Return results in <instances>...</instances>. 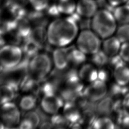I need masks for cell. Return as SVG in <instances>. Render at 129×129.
Masks as SVG:
<instances>
[{
  "label": "cell",
  "mask_w": 129,
  "mask_h": 129,
  "mask_svg": "<svg viewBox=\"0 0 129 129\" xmlns=\"http://www.w3.org/2000/svg\"><path fill=\"white\" fill-rule=\"evenodd\" d=\"M47 43L54 47H66L74 42L79 33L77 18L74 15L54 18L46 27Z\"/></svg>",
  "instance_id": "6da1fadb"
},
{
  "label": "cell",
  "mask_w": 129,
  "mask_h": 129,
  "mask_svg": "<svg viewBox=\"0 0 129 129\" xmlns=\"http://www.w3.org/2000/svg\"><path fill=\"white\" fill-rule=\"evenodd\" d=\"M117 22L112 12L105 9H99L91 19V29L104 39L113 35L117 29Z\"/></svg>",
  "instance_id": "7a4b0ae2"
},
{
  "label": "cell",
  "mask_w": 129,
  "mask_h": 129,
  "mask_svg": "<svg viewBox=\"0 0 129 129\" xmlns=\"http://www.w3.org/2000/svg\"><path fill=\"white\" fill-rule=\"evenodd\" d=\"M53 68L51 55L46 52L39 51L29 59L27 74L40 82L49 76Z\"/></svg>",
  "instance_id": "3957f363"
},
{
  "label": "cell",
  "mask_w": 129,
  "mask_h": 129,
  "mask_svg": "<svg viewBox=\"0 0 129 129\" xmlns=\"http://www.w3.org/2000/svg\"><path fill=\"white\" fill-rule=\"evenodd\" d=\"M76 46L86 55H92L100 49L101 38L92 30L80 31L75 40Z\"/></svg>",
  "instance_id": "277c9868"
},
{
  "label": "cell",
  "mask_w": 129,
  "mask_h": 129,
  "mask_svg": "<svg viewBox=\"0 0 129 129\" xmlns=\"http://www.w3.org/2000/svg\"><path fill=\"white\" fill-rule=\"evenodd\" d=\"M24 54L19 45L6 43L0 48V64L4 69L16 68L22 61Z\"/></svg>",
  "instance_id": "5b68a950"
},
{
  "label": "cell",
  "mask_w": 129,
  "mask_h": 129,
  "mask_svg": "<svg viewBox=\"0 0 129 129\" xmlns=\"http://www.w3.org/2000/svg\"><path fill=\"white\" fill-rule=\"evenodd\" d=\"M18 104L10 101L0 104V120L7 128L18 127L22 116Z\"/></svg>",
  "instance_id": "8992f818"
},
{
  "label": "cell",
  "mask_w": 129,
  "mask_h": 129,
  "mask_svg": "<svg viewBox=\"0 0 129 129\" xmlns=\"http://www.w3.org/2000/svg\"><path fill=\"white\" fill-rule=\"evenodd\" d=\"M64 101L57 93L45 94L41 97L40 105L45 113L52 115L60 112L64 104Z\"/></svg>",
  "instance_id": "52a82bcc"
},
{
  "label": "cell",
  "mask_w": 129,
  "mask_h": 129,
  "mask_svg": "<svg viewBox=\"0 0 129 129\" xmlns=\"http://www.w3.org/2000/svg\"><path fill=\"white\" fill-rule=\"evenodd\" d=\"M107 92L105 82L97 79L89 83L84 89L83 94L88 100L95 102L103 99Z\"/></svg>",
  "instance_id": "ba28073f"
},
{
  "label": "cell",
  "mask_w": 129,
  "mask_h": 129,
  "mask_svg": "<svg viewBox=\"0 0 129 129\" xmlns=\"http://www.w3.org/2000/svg\"><path fill=\"white\" fill-rule=\"evenodd\" d=\"M98 10L96 0H77L75 13L81 18L91 19Z\"/></svg>",
  "instance_id": "9c48e42d"
},
{
  "label": "cell",
  "mask_w": 129,
  "mask_h": 129,
  "mask_svg": "<svg viewBox=\"0 0 129 129\" xmlns=\"http://www.w3.org/2000/svg\"><path fill=\"white\" fill-rule=\"evenodd\" d=\"M66 47H55L51 54L54 68L59 71H63L70 66L68 50Z\"/></svg>",
  "instance_id": "30bf717a"
},
{
  "label": "cell",
  "mask_w": 129,
  "mask_h": 129,
  "mask_svg": "<svg viewBox=\"0 0 129 129\" xmlns=\"http://www.w3.org/2000/svg\"><path fill=\"white\" fill-rule=\"evenodd\" d=\"M61 113L70 124L79 123L81 111L73 101H66L61 109Z\"/></svg>",
  "instance_id": "8fae6325"
},
{
  "label": "cell",
  "mask_w": 129,
  "mask_h": 129,
  "mask_svg": "<svg viewBox=\"0 0 129 129\" xmlns=\"http://www.w3.org/2000/svg\"><path fill=\"white\" fill-rule=\"evenodd\" d=\"M32 28L31 21L27 16L15 18V27L14 30L16 31L23 39L29 38Z\"/></svg>",
  "instance_id": "7c38bea8"
},
{
  "label": "cell",
  "mask_w": 129,
  "mask_h": 129,
  "mask_svg": "<svg viewBox=\"0 0 129 129\" xmlns=\"http://www.w3.org/2000/svg\"><path fill=\"white\" fill-rule=\"evenodd\" d=\"M121 43L116 36H111L104 39L102 43V50L109 57L118 54Z\"/></svg>",
  "instance_id": "4fadbf2b"
},
{
  "label": "cell",
  "mask_w": 129,
  "mask_h": 129,
  "mask_svg": "<svg viewBox=\"0 0 129 129\" xmlns=\"http://www.w3.org/2000/svg\"><path fill=\"white\" fill-rule=\"evenodd\" d=\"M78 73L83 82L90 83L98 79V71L93 63H83L78 70Z\"/></svg>",
  "instance_id": "5bb4252c"
},
{
  "label": "cell",
  "mask_w": 129,
  "mask_h": 129,
  "mask_svg": "<svg viewBox=\"0 0 129 129\" xmlns=\"http://www.w3.org/2000/svg\"><path fill=\"white\" fill-rule=\"evenodd\" d=\"M40 119L38 114L34 110L25 112L22 117L18 126L19 128L35 129L40 124Z\"/></svg>",
  "instance_id": "9a60e30c"
},
{
  "label": "cell",
  "mask_w": 129,
  "mask_h": 129,
  "mask_svg": "<svg viewBox=\"0 0 129 129\" xmlns=\"http://www.w3.org/2000/svg\"><path fill=\"white\" fill-rule=\"evenodd\" d=\"M35 93H23L18 101L20 109L25 112L34 110L38 104V97Z\"/></svg>",
  "instance_id": "2e32d148"
},
{
  "label": "cell",
  "mask_w": 129,
  "mask_h": 129,
  "mask_svg": "<svg viewBox=\"0 0 129 129\" xmlns=\"http://www.w3.org/2000/svg\"><path fill=\"white\" fill-rule=\"evenodd\" d=\"M39 82L37 81L28 74L22 78L19 87V90L22 93H35L38 94Z\"/></svg>",
  "instance_id": "e0dca14e"
},
{
  "label": "cell",
  "mask_w": 129,
  "mask_h": 129,
  "mask_svg": "<svg viewBox=\"0 0 129 129\" xmlns=\"http://www.w3.org/2000/svg\"><path fill=\"white\" fill-rule=\"evenodd\" d=\"M29 38L41 48L47 42L46 28L42 25H37L33 27Z\"/></svg>",
  "instance_id": "ac0fdd59"
},
{
  "label": "cell",
  "mask_w": 129,
  "mask_h": 129,
  "mask_svg": "<svg viewBox=\"0 0 129 129\" xmlns=\"http://www.w3.org/2000/svg\"><path fill=\"white\" fill-rule=\"evenodd\" d=\"M77 0H55V4L60 16H70L76 12Z\"/></svg>",
  "instance_id": "d6986e66"
},
{
  "label": "cell",
  "mask_w": 129,
  "mask_h": 129,
  "mask_svg": "<svg viewBox=\"0 0 129 129\" xmlns=\"http://www.w3.org/2000/svg\"><path fill=\"white\" fill-rule=\"evenodd\" d=\"M113 77L116 84L126 86L129 84V67L122 64L114 68Z\"/></svg>",
  "instance_id": "ffe728a7"
},
{
  "label": "cell",
  "mask_w": 129,
  "mask_h": 129,
  "mask_svg": "<svg viewBox=\"0 0 129 129\" xmlns=\"http://www.w3.org/2000/svg\"><path fill=\"white\" fill-rule=\"evenodd\" d=\"M112 13L117 23H129V5L126 3L114 7Z\"/></svg>",
  "instance_id": "44dd1931"
},
{
  "label": "cell",
  "mask_w": 129,
  "mask_h": 129,
  "mask_svg": "<svg viewBox=\"0 0 129 129\" xmlns=\"http://www.w3.org/2000/svg\"><path fill=\"white\" fill-rule=\"evenodd\" d=\"M68 52L70 66L71 65L73 67H80L85 62L86 60V54L76 47L68 50Z\"/></svg>",
  "instance_id": "7402d4cb"
},
{
  "label": "cell",
  "mask_w": 129,
  "mask_h": 129,
  "mask_svg": "<svg viewBox=\"0 0 129 129\" xmlns=\"http://www.w3.org/2000/svg\"><path fill=\"white\" fill-rule=\"evenodd\" d=\"M17 91L8 83L0 85V104L12 101Z\"/></svg>",
  "instance_id": "603a6c76"
},
{
  "label": "cell",
  "mask_w": 129,
  "mask_h": 129,
  "mask_svg": "<svg viewBox=\"0 0 129 129\" xmlns=\"http://www.w3.org/2000/svg\"><path fill=\"white\" fill-rule=\"evenodd\" d=\"M114 109V103L113 100L109 97L102 99L97 105V110L104 115H109Z\"/></svg>",
  "instance_id": "cb8c5ba5"
},
{
  "label": "cell",
  "mask_w": 129,
  "mask_h": 129,
  "mask_svg": "<svg viewBox=\"0 0 129 129\" xmlns=\"http://www.w3.org/2000/svg\"><path fill=\"white\" fill-rule=\"evenodd\" d=\"M22 48L24 55L29 57L30 58L39 52L41 48L38 45L29 38L27 39L26 41L24 42Z\"/></svg>",
  "instance_id": "d4e9b609"
},
{
  "label": "cell",
  "mask_w": 129,
  "mask_h": 129,
  "mask_svg": "<svg viewBox=\"0 0 129 129\" xmlns=\"http://www.w3.org/2000/svg\"><path fill=\"white\" fill-rule=\"evenodd\" d=\"M92 125L93 128L98 129H112L114 128L115 126L113 121L105 116L95 119Z\"/></svg>",
  "instance_id": "484cf974"
},
{
  "label": "cell",
  "mask_w": 129,
  "mask_h": 129,
  "mask_svg": "<svg viewBox=\"0 0 129 129\" xmlns=\"http://www.w3.org/2000/svg\"><path fill=\"white\" fill-rule=\"evenodd\" d=\"M92 63L96 67H101L107 63L108 61V56L102 50H99L92 55Z\"/></svg>",
  "instance_id": "4316f807"
},
{
  "label": "cell",
  "mask_w": 129,
  "mask_h": 129,
  "mask_svg": "<svg viewBox=\"0 0 129 129\" xmlns=\"http://www.w3.org/2000/svg\"><path fill=\"white\" fill-rule=\"evenodd\" d=\"M116 36L121 43L129 42V23L121 24L116 29Z\"/></svg>",
  "instance_id": "83f0119b"
},
{
  "label": "cell",
  "mask_w": 129,
  "mask_h": 129,
  "mask_svg": "<svg viewBox=\"0 0 129 129\" xmlns=\"http://www.w3.org/2000/svg\"><path fill=\"white\" fill-rule=\"evenodd\" d=\"M50 4V0H29V5L32 9L38 12H45Z\"/></svg>",
  "instance_id": "f1b7e54d"
},
{
  "label": "cell",
  "mask_w": 129,
  "mask_h": 129,
  "mask_svg": "<svg viewBox=\"0 0 129 129\" xmlns=\"http://www.w3.org/2000/svg\"><path fill=\"white\" fill-rule=\"evenodd\" d=\"M50 121L52 124L53 127L55 128H64L66 126L70 125V123L62 114L60 112L51 115Z\"/></svg>",
  "instance_id": "f546056e"
},
{
  "label": "cell",
  "mask_w": 129,
  "mask_h": 129,
  "mask_svg": "<svg viewBox=\"0 0 129 129\" xmlns=\"http://www.w3.org/2000/svg\"><path fill=\"white\" fill-rule=\"evenodd\" d=\"M94 113L89 110H85L81 112L79 123L81 125H92L95 120Z\"/></svg>",
  "instance_id": "4dcf8cb0"
},
{
  "label": "cell",
  "mask_w": 129,
  "mask_h": 129,
  "mask_svg": "<svg viewBox=\"0 0 129 129\" xmlns=\"http://www.w3.org/2000/svg\"><path fill=\"white\" fill-rule=\"evenodd\" d=\"M118 54L125 62H129V42L121 43Z\"/></svg>",
  "instance_id": "1f68e13d"
},
{
  "label": "cell",
  "mask_w": 129,
  "mask_h": 129,
  "mask_svg": "<svg viewBox=\"0 0 129 129\" xmlns=\"http://www.w3.org/2000/svg\"><path fill=\"white\" fill-rule=\"evenodd\" d=\"M117 121L118 124L122 126H129V113L125 109L121 110L118 116Z\"/></svg>",
  "instance_id": "d6a6232c"
},
{
  "label": "cell",
  "mask_w": 129,
  "mask_h": 129,
  "mask_svg": "<svg viewBox=\"0 0 129 129\" xmlns=\"http://www.w3.org/2000/svg\"><path fill=\"white\" fill-rule=\"evenodd\" d=\"M111 63L112 65L114 67V68L118 66H119L120 64L124 63V61L122 60V59L121 58V57L119 54L111 57Z\"/></svg>",
  "instance_id": "836d02e7"
},
{
  "label": "cell",
  "mask_w": 129,
  "mask_h": 129,
  "mask_svg": "<svg viewBox=\"0 0 129 129\" xmlns=\"http://www.w3.org/2000/svg\"><path fill=\"white\" fill-rule=\"evenodd\" d=\"M108 5L112 7L126 4L129 0H105Z\"/></svg>",
  "instance_id": "e575fe53"
},
{
  "label": "cell",
  "mask_w": 129,
  "mask_h": 129,
  "mask_svg": "<svg viewBox=\"0 0 129 129\" xmlns=\"http://www.w3.org/2000/svg\"><path fill=\"white\" fill-rule=\"evenodd\" d=\"M108 78V74L104 70L98 71V79L105 82Z\"/></svg>",
  "instance_id": "d590c367"
},
{
  "label": "cell",
  "mask_w": 129,
  "mask_h": 129,
  "mask_svg": "<svg viewBox=\"0 0 129 129\" xmlns=\"http://www.w3.org/2000/svg\"><path fill=\"white\" fill-rule=\"evenodd\" d=\"M123 107L124 109L129 113V95L126 97L123 101Z\"/></svg>",
  "instance_id": "8d00e7d4"
},
{
  "label": "cell",
  "mask_w": 129,
  "mask_h": 129,
  "mask_svg": "<svg viewBox=\"0 0 129 129\" xmlns=\"http://www.w3.org/2000/svg\"><path fill=\"white\" fill-rule=\"evenodd\" d=\"M53 127V125L50 121L44 122L40 126V128H51Z\"/></svg>",
  "instance_id": "74e56055"
},
{
  "label": "cell",
  "mask_w": 129,
  "mask_h": 129,
  "mask_svg": "<svg viewBox=\"0 0 129 129\" xmlns=\"http://www.w3.org/2000/svg\"><path fill=\"white\" fill-rule=\"evenodd\" d=\"M5 128V126H4V125L0 120V128Z\"/></svg>",
  "instance_id": "f35d334b"
},
{
  "label": "cell",
  "mask_w": 129,
  "mask_h": 129,
  "mask_svg": "<svg viewBox=\"0 0 129 129\" xmlns=\"http://www.w3.org/2000/svg\"><path fill=\"white\" fill-rule=\"evenodd\" d=\"M0 2H1V0H0Z\"/></svg>",
  "instance_id": "ab89813d"
},
{
  "label": "cell",
  "mask_w": 129,
  "mask_h": 129,
  "mask_svg": "<svg viewBox=\"0 0 129 129\" xmlns=\"http://www.w3.org/2000/svg\"><path fill=\"white\" fill-rule=\"evenodd\" d=\"M96 1H97V0H96Z\"/></svg>",
  "instance_id": "60d3db41"
}]
</instances>
